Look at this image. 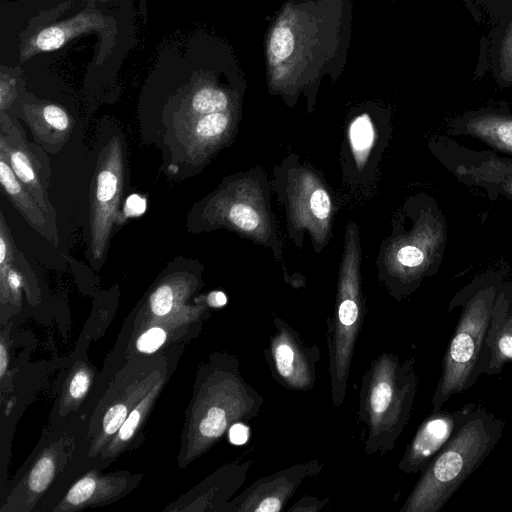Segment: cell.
<instances>
[{"mask_svg":"<svg viewBox=\"0 0 512 512\" xmlns=\"http://www.w3.org/2000/svg\"><path fill=\"white\" fill-rule=\"evenodd\" d=\"M16 96L15 80L10 77L1 76L0 82V108L5 112L13 102Z\"/></svg>","mask_w":512,"mask_h":512,"instance_id":"31","label":"cell"},{"mask_svg":"<svg viewBox=\"0 0 512 512\" xmlns=\"http://www.w3.org/2000/svg\"><path fill=\"white\" fill-rule=\"evenodd\" d=\"M428 146L458 181L483 189L492 201L512 181V158L500 156L496 151L472 150L445 136L431 139Z\"/></svg>","mask_w":512,"mask_h":512,"instance_id":"9","label":"cell"},{"mask_svg":"<svg viewBox=\"0 0 512 512\" xmlns=\"http://www.w3.org/2000/svg\"><path fill=\"white\" fill-rule=\"evenodd\" d=\"M152 397V393L149 394L146 399H144L137 408H135L129 416L126 418L125 422L119 429L118 433V439L121 441H127L129 440L132 435L134 434L136 428L138 427V424L141 419L142 415V409L145 407L148 403V400Z\"/></svg>","mask_w":512,"mask_h":512,"instance_id":"29","label":"cell"},{"mask_svg":"<svg viewBox=\"0 0 512 512\" xmlns=\"http://www.w3.org/2000/svg\"><path fill=\"white\" fill-rule=\"evenodd\" d=\"M127 417L128 409L125 405L116 404L112 406L103 418V429L105 433L111 435L117 432Z\"/></svg>","mask_w":512,"mask_h":512,"instance_id":"27","label":"cell"},{"mask_svg":"<svg viewBox=\"0 0 512 512\" xmlns=\"http://www.w3.org/2000/svg\"><path fill=\"white\" fill-rule=\"evenodd\" d=\"M274 332L264 350L272 377L283 387L309 391L316 383L318 345H308L285 320L274 317Z\"/></svg>","mask_w":512,"mask_h":512,"instance_id":"10","label":"cell"},{"mask_svg":"<svg viewBox=\"0 0 512 512\" xmlns=\"http://www.w3.org/2000/svg\"><path fill=\"white\" fill-rule=\"evenodd\" d=\"M244 180L224 181L195 205L187 226L194 231L224 227L267 244L272 234L267 205L256 190L250 195L252 188Z\"/></svg>","mask_w":512,"mask_h":512,"instance_id":"8","label":"cell"},{"mask_svg":"<svg viewBox=\"0 0 512 512\" xmlns=\"http://www.w3.org/2000/svg\"><path fill=\"white\" fill-rule=\"evenodd\" d=\"M502 419L476 404L459 430L421 472L401 512H438L488 458L504 433Z\"/></svg>","mask_w":512,"mask_h":512,"instance_id":"3","label":"cell"},{"mask_svg":"<svg viewBox=\"0 0 512 512\" xmlns=\"http://www.w3.org/2000/svg\"><path fill=\"white\" fill-rule=\"evenodd\" d=\"M475 403H468L455 411L434 410L418 427L407 445L398 469L404 473L422 472L459 430Z\"/></svg>","mask_w":512,"mask_h":512,"instance_id":"14","label":"cell"},{"mask_svg":"<svg viewBox=\"0 0 512 512\" xmlns=\"http://www.w3.org/2000/svg\"><path fill=\"white\" fill-rule=\"evenodd\" d=\"M235 112H219L195 117L170 128L168 137L179 148L186 164H201L228 139Z\"/></svg>","mask_w":512,"mask_h":512,"instance_id":"15","label":"cell"},{"mask_svg":"<svg viewBox=\"0 0 512 512\" xmlns=\"http://www.w3.org/2000/svg\"><path fill=\"white\" fill-rule=\"evenodd\" d=\"M415 359L383 352L361 380L358 415L366 426L367 454L392 450L410 419L417 394Z\"/></svg>","mask_w":512,"mask_h":512,"instance_id":"4","label":"cell"},{"mask_svg":"<svg viewBox=\"0 0 512 512\" xmlns=\"http://www.w3.org/2000/svg\"><path fill=\"white\" fill-rule=\"evenodd\" d=\"M249 434V427L244 422H236L229 428V440L235 445L245 444Z\"/></svg>","mask_w":512,"mask_h":512,"instance_id":"34","label":"cell"},{"mask_svg":"<svg viewBox=\"0 0 512 512\" xmlns=\"http://www.w3.org/2000/svg\"><path fill=\"white\" fill-rule=\"evenodd\" d=\"M146 208V201L140 195L133 194L126 199L124 205L125 217H135L143 214Z\"/></svg>","mask_w":512,"mask_h":512,"instance_id":"33","label":"cell"},{"mask_svg":"<svg viewBox=\"0 0 512 512\" xmlns=\"http://www.w3.org/2000/svg\"><path fill=\"white\" fill-rule=\"evenodd\" d=\"M447 133L476 138L494 151L512 155V112L507 107L465 112L449 121Z\"/></svg>","mask_w":512,"mask_h":512,"instance_id":"16","label":"cell"},{"mask_svg":"<svg viewBox=\"0 0 512 512\" xmlns=\"http://www.w3.org/2000/svg\"><path fill=\"white\" fill-rule=\"evenodd\" d=\"M405 207L411 225L392 240L384 273L385 285L398 301L437 273L448 240L446 218L433 197L415 195Z\"/></svg>","mask_w":512,"mask_h":512,"instance_id":"5","label":"cell"},{"mask_svg":"<svg viewBox=\"0 0 512 512\" xmlns=\"http://www.w3.org/2000/svg\"><path fill=\"white\" fill-rule=\"evenodd\" d=\"M473 3L480 7L492 24L512 9V0H473Z\"/></svg>","mask_w":512,"mask_h":512,"instance_id":"28","label":"cell"},{"mask_svg":"<svg viewBox=\"0 0 512 512\" xmlns=\"http://www.w3.org/2000/svg\"><path fill=\"white\" fill-rule=\"evenodd\" d=\"M209 306L219 308L227 303V297L222 291H212L207 296Z\"/></svg>","mask_w":512,"mask_h":512,"instance_id":"35","label":"cell"},{"mask_svg":"<svg viewBox=\"0 0 512 512\" xmlns=\"http://www.w3.org/2000/svg\"><path fill=\"white\" fill-rule=\"evenodd\" d=\"M322 468L318 459H312L258 478L230 503V511L281 512L300 485Z\"/></svg>","mask_w":512,"mask_h":512,"instance_id":"13","label":"cell"},{"mask_svg":"<svg viewBox=\"0 0 512 512\" xmlns=\"http://www.w3.org/2000/svg\"><path fill=\"white\" fill-rule=\"evenodd\" d=\"M237 95L221 87L206 84L197 88L192 94L184 116L174 121L170 128L189 119L236 109ZM168 128V130L170 129Z\"/></svg>","mask_w":512,"mask_h":512,"instance_id":"22","label":"cell"},{"mask_svg":"<svg viewBox=\"0 0 512 512\" xmlns=\"http://www.w3.org/2000/svg\"><path fill=\"white\" fill-rule=\"evenodd\" d=\"M24 114L36 140L51 152L61 148L72 132L71 117L56 104H26Z\"/></svg>","mask_w":512,"mask_h":512,"instance_id":"19","label":"cell"},{"mask_svg":"<svg viewBox=\"0 0 512 512\" xmlns=\"http://www.w3.org/2000/svg\"><path fill=\"white\" fill-rule=\"evenodd\" d=\"M326 502L318 497L305 495L288 508L287 512H319Z\"/></svg>","mask_w":512,"mask_h":512,"instance_id":"30","label":"cell"},{"mask_svg":"<svg viewBox=\"0 0 512 512\" xmlns=\"http://www.w3.org/2000/svg\"><path fill=\"white\" fill-rule=\"evenodd\" d=\"M501 196L512 201V181L502 189Z\"/></svg>","mask_w":512,"mask_h":512,"instance_id":"37","label":"cell"},{"mask_svg":"<svg viewBox=\"0 0 512 512\" xmlns=\"http://www.w3.org/2000/svg\"><path fill=\"white\" fill-rule=\"evenodd\" d=\"M105 25L103 17L96 14H81L64 23L47 27L28 40L22 58L26 59L38 52L60 48L75 35Z\"/></svg>","mask_w":512,"mask_h":512,"instance_id":"21","label":"cell"},{"mask_svg":"<svg viewBox=\"0 0 512 512\" xmlns=\"http://www.w3.org/2000/svg\"><path fill=\"white\" fill-rule=\"evenodd\" d=\"M350 26L351 0H287L266 34L269 88L293 95L340 72Z\"/></svg>","mask_w":512,"mask_h":512,"instance_id":"1","label":"cell"},{"mask_svg":"<svg viewBox=\"0 0 512 512\" xmlns=\"http://www.w3.org/2000/svg\"><path fill=\"white\" fill-rule=\"evenodd\" d=\"M89 387V376L85 371H78L72 378L69 393L74 399H80Z\"/></svg>","mask_w":512,"mask_h":512,"instance_id":"32","label":"cell"},{"mask_svg":"<svg viewBox=\"0 0 512 512\" xmlns=\"http://www.w3.org/2000/svg\"><path fill=\"white\" fill-rule=\"evenodd\" d=\"M364 317L358 230L351 223L346 230L335 307L328 319V370L334 408L340 407L346 396L352 357Z\"/></svg>","mask_w":512,"mask_h":512,"instance_id":"6","label":"cell"},{"mask_svg":"<svg viewBox=\"0 0 512 512\" xmlns=\"http://www.w3.org/2000/svg\"><path fill=\"white\" fill-rule=\"evenodd\" d=\"M55 465L48 456L42 457L33 467L29 476L30 489L36 493L42 492L51 482Z\"/></svg>","mask_w":512,"mask_h":512,"instance_id":"24","label":"cell"},{"mask_svg":"<svg viewBox=\"0 0 512 512\" xmlns=\"http://www.w3.org/2000/svg\"><path fill=\"white\" fill-rule=\"evenodd\" d=\"M349 144L356 164L363 166L375 142L373 122L367 113L355 117L349 125Z\"/></svg>","mask_w":512,"mask_h":512,"instance_id":"23","label":"cell"},{"mask_svg":"<svg viewBox=\"0 0 512 512\" xmlns=\"http://www.w3.org/2000/svg\"><path fill=\"white\" fill-rule=\"evenodd\" d=\"M487 41V67L500 88L512 86V9L494 24Z\"/></svg>","mask_w":512,"mask_h":512,"instance_id":"20","label":"cell"},{"mask_svg":"<svg viewBox=\"0 0 512 512\" xmlns=\"http://www.w3.org/2000/svg\"><path fill=\"white\" fill-rule=\"evenodd\" d=\"M125 146L120 132H114L99 150L90 186L88 256L99 267L105 260L125 182Z\"/></svg>","mask_w":512,"mask_h":512,"instance_id":"7","label":"cell"},{"mask_svg":"<svg viewBox=\"0 0 512 512\" xmlns=\"http://www.w3.org/2000/svg\"><path fill=\"white\" fill-rule=\"evenodd\" d=\"M284 203L289 229H308L315 245L326 243L332 220V200L316 175L305 169H295L289 176Z\"/></svg>","mask_w":512,"mask_h":512,"instance_id":"12","label":"cell"},{"mask_svg":"<svg viewBox=\"0 0 512 512\" xmlns=\"http://www.w3.org/2000/svg\"><path fill=\"white\" fill-rule=\"evenodd\" d=\"M7 364H8V357H7L6 349L3 345V343H1V346H0V375L1 376L4 375V372L7 368Z\"/></svg>","mask_w":512,"mask_h":512,"instance_id":"36","label":"cell"},{"mask_svg":"<svg viewBox=\"0 0 512 512\" xmlns=\"http://www.w3.org/2000/svg\"><path fill=\"white\" fill-rule=\"evenodd\" d=\"M95 488L96 482L93 478H82L72 486L67 494V499L71 504H82L93 495Z\"/></svg>","mask_w":512,"mask_h":512,"instance_id":"26","label":"cell"},{"mask_svg":"<svg viewBox=\"0 0 512 512\" xmlns=\"http://www.w3.org/2000/svg\"><path fill=\"white\" fill-rule=\"evenodd\" d=\"M487 344L491 361L486 375L497 376L512 362V281H505L494 303Z\"/></svg>","mask_w":512,"mask_h":512,"instance_id":"17","label":"cell"},{"mask_svg":"<svg viewBox=\"0 0 512 512\" xmlns=\"http://www.w3.org/2000/svg\"><path fill=\"white\" fill-rule=\"evenodd\" d=\"M166 332L160 327H152L145 331L136 342L137 349L144 353H153L166 341Z\"/></svg>","mask_w":512,"mask_h":512,"instance_id":"25","label":"cell"},{"mask_svg":"<svg viewBox=\"0 0 512 512\" xmlns=\"http://www.w3.org/2000/svg\"><path fill=\"white\" fill-rule=\"evenodd\" d=\"M505 276L487 271L459 289L448 305V312L460 314L441 362V374L432 396L433 410L440 409L453 395L470 389L487 374L491 351L487 344L492 309Z\"/></svg>","mask_w":512,"mask_h":512,"instance_id":"2","label":"cell"},{"mask_svg":"<svg viewBox=\"0 0 512 512\" xmlns=\"http://www.w3.org/2000/svg\"><path fill=\"white\" fill-rule=\"evenodd\" d=\"M0 156L42 209L55 220L56 212L48 196L49 160L39 146L26 139L22 128L5 112H1L0 117Z\"/></svg>","mask_w":512,"mask_h":512,"instance_id":"11","label":"cell"},{"mask_svg":"<svg viewBox=\"0 0 512 512\" xmlns=\"http://www.w3.org/2000/svg\"><path fill=\"white\" fill-rule=\"evenodd\" d=\"M0 182L7 198L37 233L51 243H58L56 221L39 205L32 193L17 178L7 161L0 156Z\"/></svg>","mask_w":512,"mask_h":512,"instance_id":"18","label":"cell"}]
</instances>
